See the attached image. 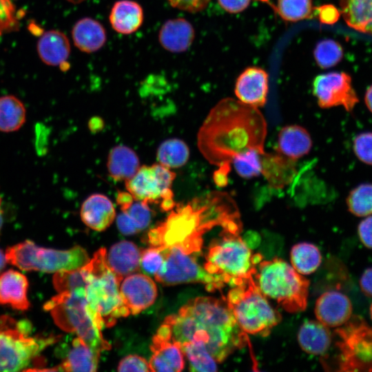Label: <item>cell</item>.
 <instances>
[{
    "label": "cell",
    "mask_w": 372,
    "mask_h": 372,
    "mask_svg": "<svg viewBox=\"0 0 372 372\" xmlns=\"http://www.w3.org/2000/svg\"><path fill=\"white\" fill-rule=\"evenodd\" d=\"M216 226L236 233L242 229L236 202L227 193L218 191L187 204H176L165 220L149 231L147 241L151 247H176L195 255L201 251L203 235Z\"/></svg>",
    "instance_id": "cell-1"
},
{
    "label": "cell",
    "mask_w": 372,
    "mask_h": 372,
    "mask_svg": "<svg viewBox=\"0 0 372 372\" xmlns=\"http://www.w3.org/2000/svg\"><path fill=\"white\" fill-rule=\"evenodd\" d=\"M267 134V122L257 107L228 97L209 111L198 133V147L219 167L249 149L264 153Z\"/></svg>",
    "instance_id": "cell-2"
},
{
    "label": "cell",
    "mask_w": 372,
    "mask_h": 372,
    "mask_svg": "<svg viewBox=\"0 0 372 372\" xmlns=\"http://www.w3.org/2000/svg\"><path fill=\"white\" fill-rule=\"evenodd\" d=\"M171 339L182 344L202 340L217 362L245 347L247 335L239 327L225 299L200 296L190 300L176 314L165 318Z\"/></svg>",
    "instance_id": "cell-3"
},
{
    "label": "cell",
    "mask_w": 372,
    "mask_h": 372,
    "mask_svg": "<svg viewBox=\"0 0 372 372\" xmlns=\"http://www.w3.org/2000/svg\"><path fill=\"white\" fill-rule=\"evenodd\" d=\"M105 248L96 251L85 265L87 311L96 327H112L117 320L130 313L119 291L121 280L112 271L106 260Z\"/></svg>",
    "instance_id": "cell-4"
},
{
    "label": "cell",
    "mask_w": 372,
    "mask_h": 372,
    "mask_svg": "<svg viewBox=\"0 0 372 372\" xmlns=\"http://www.w3.org/2000/svg\"><path fill=\"white\" fill-rule=\"evenodd\" d=\"M254 279L260 291L285 311L298 313L306 309L309 282L284 260H261Z\"/></svg>",
    "instance_id": "cell-5"
},
{
    "label": "cell",
    "mask_w": 372,
    "mask_h": 372,
    "mask_svg": "<svg viewBox=\"0 0 372 372\" xmlns=\"http://www.w3.org/2000/svg\"><path fill=\"white\" fill-rule=\"evenodd\" d=\"M240 234L223 230L220 237L210 243L203 266L208 273L221 276L231 287L254 275L262 260L260 254H252Z\"/></svg>",
    "instance_id": "cell-6"
},
{
    "label": "cell",
    "mask_w": 372,
    "mask_h": 372,
    "mask_svg": "<svg viewBox=\"0 0 372 372\" xmlns=\"http://www.w3.org/2000/svg\"><path fill=\"white\" fill-rule=\"evenodd\" d=\"M225 299L245 333L267 336L281 320L280 314L259 289L254 275L233 286Z\"/></svg>",
    "instance_id": "cell-7"
},
{
    "label": "cell",
    "mask_w": 372,
    "mask_h": 372,
    "mask_svg": "<svg viewBox=\"0 0 372 372\" xmlns=\"http://www.w3.org/2000/svg\"><path fill=\"white\" fill-rule=\"evenodd\" d=\"M55 324L67 332H74L94 351L101 353L111 348L87 311L85 289L59 293L44 304Z\"/></svg>",
    "instance_id": "cell-8"
},
{
    "label": "cell",
    "mask_w": 372,
    "mask_h": 372,
    "mask_svg": "<svg viewBox=\"0 0 372 372\" xmlns=\"http://www.w3.org/2000/svg\"><path fill=\"white\" fill-rule=\"evenodd\" d=\"M8 263L24 271L56 273L85 266L90 260L80 246L65 250L45 248L25 240L8 247L6 251Z\"/></svg>",
    "instance_id": "cell-9"
},
{
    "label": "cell",
    "mask_w": 372,
    "mask_h": 372,
    "mask_svg": "<svg viewBox=\"0 0 372 372\" xmlns=\"http://www.w3.org/2000/svg\"><path fill=\"white\" fill-rule=\"evenodd\" d=\"M58 338L30 337L23 326L8 316H0V371H19Z\"/></svg>",
    "instance_id": "cell-10"
},
{
    "label": "cell",
    "mask_w": 372,
    "mask_h": 372,
    "mask_svg": "<svg viewBox=\"0 0 372 372\" xmlns=\"http://www.w3.org/2000/svg\"><path fill=\"white\" fill-rule=\"evenodd\" d=\"M164 261L155 280L164 285L184 283H201L205 289L214 292L221 290L226 285L220 276L208 273L196 262L194 255L185 254L176 247L163 249Z\"/></svg>",
    "instance_id": "cell-11"
},
{
    "label": "cell",
    "mask_w": 372,
    "mask_h": 372,
    "mask_svg": "<svg viewBox=\"0 0 372 372\" xmlns=\"http://www.w3.org/2000/svg\"><path fill=\"white\" fill-rule=\"evenodd\" d=\"M176 174L159 163L141 166L125 182L127 191L135 200L148 204L161 203L163 211H169L176 203L171 187Z\"/></svg>",
    "instance_id": "cell-12"
},
{
    "label": "cell",
    "mask_w": 372,
    "mask_h": 372,
    "mask_svg": "<svg viewBox=\"0 0 372 372\" xmlns=\"http://www.w3.org/2000/svg\"><path fill=\"white\" fill-rule=\"evenodd\" d=\"M313 93L321 108L342 106L351 112L359 101L351 76L343 72L317 76L313 81Z\"/></svg>",
    "instance_id": "cell-13"
},
{
    "label": "cell",
    "mask_w": 372,
    "mask_h": 372,
    "mask_svg": "<svg viewBox=\"0 0 372 372\" xmlns=\"http://www.w3.org/2000/svg\"><path fill=\"white\" fill-rule=\"evenodd\" d=\"M121 283L120 294L130 314L141 313L151 306L157 297L155 282L145 274L132 273Z\"/></svg>",
    "instance_id": "cell-14"
},
{
    "label": "cell",
    "mask_w": 372,
    "mask_h": 372,
    "mask_svg": "<svg viewBox=\"0 0 372 372\" xmlns=\"http://www.w3.org/2000/svg\"><path fill=\"white\" fill-rule=\"evenodd\" d=\"M269 90L268 74L258 67L246 68L238 77L234 92L238 100L255 107H263Z\"/></svg>",
    "instance_id": "cell-15"
},
{
    "label": "cell",
    "mask_w": 372,
    "mask_h": 372,
    "mask_svg": "<svg viewBox=\"0 0 372 372\" xmlns=\"http://www.w3.org/2000/svg\"><path fill=\"white\" fill-rule=\"evenodd\" d=\"M353 311L350 299L338 291H328L320 295L315 304L317 320L327 327H338L346 324Z\"/></svg>",
    "instance_id": "cell-16"
},
{
    "label": "cell",
    "mask_w": 372,
    "mask_h": 372,
    "mask_svg": "<svg viewBox=\"0 0 372 372\" xmlns=\"http://www.w3.org/2000/svg\"><path fill=\"white\" fill-rule=\"evenodd\" d=\"M152 355L149 364L151 371L179 372L185 366L184 353L179 343L157 333L152 338Z\"/></svg>",
    "instance_id": "cell-17"
},
{
    "label": "cell",
    "mask_w": 372,
    "mask_h": 372,
    "mask_svg": "<svg viewBox=\"0 0 372 372\" xmlns=\"http://www.w3.org/2000/svg\"><path fill=\"white\" fill-rule=\"evenodd\" d=\"M80 215L85 225L93 230L101 231L113 223L116 211L108 197L101 194H93L83 201Z\"/></svg>",
    "instance_id": "cell-18"
},
{
    "label": "cell",
    "mask_w": 372,
    "mask_h": 372,
    "mask_svg": "<svg viewBox=\"0 0 372 372\" xmlns=\"http://www.w3.org/2000/svg\"><path fill=\"white\" fill-rule=\"evenodd\" d=\"M195 37L192 23L184 18L166 21L158 32L161 45L172 53L185 52L191 46Z\"/></svg>",
    "instance_id": "cell-19"
},
{
    "label": "cell",
    "mask_w": 372,
    "mask_h": 372,
    "mask_svg": "<svg viewBox=\"0 0 372 372\" xmlns=\"http://www.w3.org/2000/svg\"><path fill=\"white\" fill-rule=\"evenodd\" d=\"M28 281L23 273L10 269L0 276V304L19 311L30 307L28 298Z\"/></svg>",
    "instance_id": "cell-20"
},
{
    "label": "cell",
    "mask_w": 372,
    "mask_h": 372,
    "mask_svg": "<svg viewBox=\"0 0 372 372\" xmlns=\"http://www.w3.org/2000/svg\"><path fill=\"white\" fill-rule=\"evenodd\" d=\"M296 161L278 152H264L261 155L262 174L271 187L280 189L291 183L295 177Z\"/></svg>",
    "instance_id": "cell-21"
},
{
    "label": "cell",
    "mask_w": 372,
    "mask_h": 372,
    "mask_svg": "<svg viewBox=\"0 0 372 372\" xmlns=\"http://www.w3.org/2000/svg\"><path fill=\"white\" fill-rule=\"evenodd\" d=\"M313 142L310 134L298 125L282 127L278 134L276 152L297 161L309 153Z\"/></svg>",
    "instance_id": "cell-22"
},
{
    "label": "cell",
    "mask_w": 372,
    "mask_h": 372,
    "mask_svg": "<svg viewBox=\"0 0 372 372\" xmlns=\"http://www.w3.org/2000/svg\"><path fill=\"white\" fill-rule=\"evenodd\" d=\"M141 251L132 242L123 240L111 247L106 255L108 266L121 280L139 269Z\"/></svg>",
    "instance_id": "cell-23"
},
{
    "label": "cell",
    "mask_w": 372,
    "mask_h": 372,
    "mask_svg": "<svg viewBox=\"0 0 372 372\" xmlns=\"http://www.w3.org/2000/svg\"><path fill=\"white\" fill-rule=\"evenodd\" d=\"M74 45L81 52L92 53L103 47L107 33L103 25L97 20L84 17L77 21L72 30Z\"/></svg>",
    "instance_id": "cell-24"
},
{
    "label": "cell",
    "mask_w": 372,
    "mask_h": 372,
    "mask_svg": "<svg viewBox=\"0 0 372 372\" xmlns=\"http://www.w3.org/2000/svg\"><path fill=\"white\" fill-rule=\"evenodd\" d=\"M37 49L41 60L51 66L64 64L71 50L68 37L56 30L44 32L38 40Z\"/></svg>",
    "instance_id": "cell-25"
},
{
    "label": "cell",
    "mask_w": 372,
    "mask_h": 372,
    "mask_svg": "<svg viewBox=\"0 0 372 372\" xmlns=\"http://www.w3.org/2000/svg\"><path fill=\"white\" fill-rule=\"evenodd\" d=\"M143 20V8L133 0L116 1L109 16L113 30L122 34H131L136 32L141 27Z\"/></svg>",
    "instance_id": "cell-26"
},
{
    "label": "cell",
    "mask_w": 372,
    "mask_h": 372,
    "mask_svg": "<svg viewBox=\"0 0 372 372\" xmlns=\"http://www.w3.org/2000/svg\"><path fill=\"white\" fill-rule=\"evenodd\" d=\"M298 341L305 352L322 355L330 347L331 334L328 327L318 320H307L299 329Z\"/></svg>",
    "instance_id": "cell-27"
},
{
    "label": "cell",
    "mask_w": 372,
    "mask_h": 372,
    "mask_svg": "<svg viewBox=\"0 0 372 372\" xmlns=\"http://www.w3.org/2000/svg\"><path fill=\"white\" fill-rule=\"evenodd\" d=\"M140 167L139 158L130 147L120 145L110 150L107 167L114 180L126 181L136 174Z\"/></svg>",
    "instance_id": "cell-28"
},
{
    "label": "cell",
    "mask_w": 372,
    "mask_h": 372,
    "mask_svg": "<svg viewBox=\"0 0 372 372\" xmlns=\"http://www.w3.org/2000/svg\"><path fill=\"white\" fill-rule=\"evenodd\" d=\"M72 346L65 359L57 367L58 371H96L100 353L94 351L79 337L72 340Z\"/></svg>",
    "instance_id": "cell-29"
},
{
    "label": "cell",
    "mask_w": 372,
    "mask_h": 372,
    "mask_svg": "<svg viewBox=\"0 0 372 372\" xmlns=\"http://www.w3.org/2000/svg\"><path fill=\"white\" fill-rule=\"evenodd\" d=\"M340 5L349 27L372 36V0H340Z\"/></svg>",
    "instance_id": "cell-30"
},
{
    "label": "cell",
    "mask_w": 372,
    "mask_h": 372,
    "mask_svg": "<svg viewBox=\"0 0 372 372\" xmlns=\"http://www.w3.org/2000/svg\"><path fill=\"white\" fill-rule=\"evenodd\" d=\"M26 110L22 101L13 95L0 97V131L12 132L25 122Z\"/></svg>",
    "instance_id": "cell-31"
},
{
    "label": "cell",
    "mask_w": 372,
    "mask_h": 372,
    "mask_svg": "<svg viewBox=\"0 0 372 372\" xmlns=\"http://www.w3.org/2000/svg\"><path fill=\"white\" fill-rule=\"evenodd\" d=\"M292 267L300 274L314 272L320 266L322 256L319 249L309 242L295 245L290 254Z\"/></svg>",
    "instance_id": "cell-32"
},
{
    "label": "cell",
    "mask_w": 372,
    "mask_h": 372,
    "mask_svg": "<svg viewBox=\"0 0 372 372\" xmlns=\"http://www.w3.org/2000/svg\"><path fill=\"white\" fill-rule=\"evenodd\" d=\"M156 158L159 164L166 167L178 168L187 162L189 158V149L180 139H167L159 145Z\"/></svg>",
    "instance_id": "cell-33"
},
{
    "label": "cell",
    "mask_w": 372,
    "mask_h": 372,
    "mask_svg": "<svg viewBox=\"0 0 372 372\" xmlns=\"http://www.w3.org/2000/svg\"><path fill=\"white\" fill-rule=\"evenodd\" d=\"M192 371L212 372L217 371V362L207 349L202 340H192L181 344Z\"/></svg>",
    "instance_id": "cell-34"
},
{
    "label": "cell",
    "mask_w": 372,
    "mask_h": 372,
    "mask_svg": "<svg viewBox=\"0 0 372 372\" xmlns=\"http://www.w3.org/2000/svg\"><path fill=\"white\" fill-rule=\"evenodd\" d=\"M349 211L355 216L372 215V184H361L353 189L347 198Z\"/></svg>",
    "instance_id": "cell-35"
},
{
    "label": "cell",
    "mask_w": 372,
    "mask_h": 372,
    "mask_svg": "<svg viewBox=\"0 0 372 372\" xmlns=\"http://www.w3.org/2000/svg\"><path fill=\"white\" fill-rule=\"evenodd\" d=\"M276 12L285 21L296 22L312 17L311 0H278Z\"/></svg>",
    "instance_id": "cell-36"
},
{
    "label": "cell",
    "mask_w": 372,
    "mask_h": 372,
    "mask_svg": "<svg viewBox=\"0 0 372 372\" xmlns=\"http://www.w3.org/2000/svg\"><path fill=\"white\" fill-rule=\"evenodd\" d=\"M262 154L258 150L249 149L235 156L231 163L236 173L245 179L261 174Z\"/></svg>",
    "instance_id": "cell-37"
},
{
    "label": "cell",
    "mask_w": 372,
    "mask_h": 372,
    "mask_svg": "<svg viewBox=\"0 0 372 372\" xmlns=\"http://www.w3.org/2000/svg\"><path fill=\"white\" fill-rule=\"evenodd\" d=\"M313 54L317 64L320 68H329L341 61L343 50L337 41L333 39H324L317 43Z\"/></svg>",
    "instance_id": "cell-38"
},
{
    "label": "cell",
    "mask_w": 372,
    "mask_h": 372,
    "mask_svg": "<svg viewBox=\"0 0 372 372\" xmlns=\"http://www.w3.org/2000/svg\"><path fill=\"white\" fill-rule=\"evenodd\" d=\"M53 285L58 293L71 291L79 288L85 289L87 279L84 267L55 273Z\"/></svg>",
    "instance_id": "cell-39"
},
{
    "label": "cell",
    "mask_w": 372,
    "mask_h": 372,
    "mask_svg": "<svg viewBox=\"0 0 372 372\" xmlns=\"http://www.w3.org/2000/svg\"><path fill=\"white\" fill-rule=\"evenodd\" d=\"M125 211L130 220L132 222L138 231L148 227L152 219V212L149 204L137 200L133 203Z\"/></svg>",
    "instance_id": "cell-40"
},
{
    "label": "cell",
    "mask_w": 372,
    "mask_h": 372,
    "mask_svg": "<svg viewBox=\"0 0 372 372\" xmlns=\"http://www.w3.org/2000/svg\"><path fill=\"white\" fill-rule=\"evenodd\" d=\"M164 258L161 248L150 247L141 251V267L146 273L154 276L162 266Z\"/></svg>",
    "instance_id": "cell-41"
},
{
    "label": "cell",
    "mask_w": 372,
    "mask_h": 372,
    "mask_svg": "<svg viewBox=\"0 0 372 372\" xmlns=\"http://www.w3.org/2000/svg\"><path fill=\"white\" fill-rule=\"evenodd\" d=\"M353 149L360 161L372 165V132H365L357 135L353 140Z\"/></svg>",
    "instance_id": "cell-42"
},
{
    "label": "cell",
    "mask_w": 372,
    "mask_h": 372,
    "mask_svg": "<svg viewBox=\"0 0 372 372\" xmlns=\"http://www.w3.org/2000/svg\"><path fill=\"white\" fill-rule=\"evenodd\" d=\"M118 371H151L149 362L143 357L137 355H129L123 358L118 365Z\"/></svg>",
    "instance_id": "cell-43"
},
{
    "label": "cell",
    "mask_w": 372,
    "mask_h": 372,
    "mask_svg": "<svg viewBox=\"0 0 372 372\" xmlns=\"http://www.w3.org/2000/svg\"><path fill=\"white\" fill-rule=\"evenodd\" d=\"M211 0H167L173 7L189 12H198L206 8Z\"/></svg>",
    "instance_id": "cell-44"
},
{
    "label": "cell",
    "mask_w": 372,
    "mask_h": 372,
    "mask_svg": "<svg viewBox=\"0 0 372 372\" xmlns=\"http://www.w3.org/2000/svg\"><path fill=\"white\" fill-rule=\"evenodd\" d=\"M320 21L322 23L332 25L340 18V12L331 4H324L316 8Z\"/></svg>",
    "instance_id": "cell-45"
},
{
    "label": "cell",
    "mask_w": 372,
    "mask_h": 372,
    "mask_svg": "<svg viewBox=\"0 0 372 372\" xmlns=\"http://www.w3.org/2000/svg\"><path fill=\"white\" fill-rule=\"evenodd\" d=\"M358 236L362 243L372 249V215L366 216L358 227Z\"/></svg>",
    "instance_id": "cell-46"
},
{
    "label": "cell",
    "mask_w": 372,
    "mask_h": 372,
    "mask_svg": "<svg viewBox=\"0 0 372 372\" xmlns=\"http://www.w3.org/2000/svg\"><path fill=\"white\" fill-rule=\"evenodd\" d=\"M220 7L229 13L236 14L245 10L251 0H218Z\"/></svg>",
    "instance_id": "cell-47"
},
{
    "label": "cell",
    "mask_w": 372,
    "mask_h": 372,
    "mask_svg": "<svg viewBox=\"0 0 372 372\" xmlns=\"http://www.w3.org/2000/svg\"><path fill=\"white\" fill-rule=\"evenodd\" d=\"M116 225L120 232L124 235H133L138 232L125 211L117 216Z\"/></svg>",
    "instance_id": "cell-48"
},
{
    "label": "cell",
    "mask_w": 372,
    "mask_h": 372,
    "mask_svg": "<svg viewBox=\"0 0 372 372\" xmlns=\"http://www.w3.org/2000/svg\"><path fill=\"white\" fill-rule=\"evenodd\" d=\"M360 287L364 294L372 297V267L366 269L361 276Z\"/></svg>",
    "instance_id": "cell-49"
},
{
    "label": "cell",
    "mask_w": 372,
    "mask_h": 372,
    "mask_svg": "<svg viewBox=\"0 0 372 372\" xmlns=\"http://www.w3.org/2000/svg\"><path fill=\"white\" fill-rule=\"evenodd\" d=\"M230 171V164L225 163L219 166L214 174L215 183L219 187H225L227 184V176Z\"/></svg>",
    "instance_id": "cell-50"
},
{
    "label": "cell",
    "mask_w": 372,
    "mask_h": 372,
    "mask_svg": "<svg viewBox=\"0 0 372 372\" xmlns=\"http://www.w3.org/2000/svg\"><path fill=\"white\" fill-rule=\"evenodd\" d=\"M134 198L128 192H119L116 201L121 211L126 210L134 202Z\"/></svg>",
    "instance_id": "cell-51"
},
{
    "label": "cell",
    "mask_w": 372,
    "mask_h": 372,
    "mask_svg": "<svg viewBox=\"0 0 372 372\" xmlns=\"http://www.w3.org/2000/svg\"><path fill=\"white\" fill-rule=\"evenodd\" d=\"M364 101L368 109L372 113V85L367 89L366 92Z\"/></svg>",
    "instance_id": "cell-52"
},
{
    "label": "cell",
    "mask_w": 372,
    "mask_h": 372,
    "mask_svg": "<svg viewBox=\"0 0 372 372\" xmlns=\"http://www.w3.org/2000/svg\"><path fill=\"white\" fill-rule=\"evenodd\" d=\"M6 262L7 260H6V255H4L3 251L0 249V273L4 269Z\"/></svg>",
    "instance_id": "cell-53"
},
{
    "label": "cell",
    "mask_w": 372,
    "mask_h": 372,
    "mask_svg": "<svg viewBox=\"0 0 372 372\" xmlns=\"http://www.w3.org/2000/svg\"><path fill=\"white\" fill-rule=\"evenodd\" d=\"M1 203H2V200L0 196V231L2 227V224H3V216H2L3 211L1 209Z\"/></svg>",
    "instance_id": "cell-54"
},
{
    "label": "cell",
    "mask_w": 372,
    "mask_h": 372,
    "mask_svg": "<svg viewBox=\"0 0 372 372\" xmlns=\"http://www.w3.org/2000/svg\"><path fill=\"white\" fill-rule=\"evenodd\" d=\"M70 3H74V4H79L81 3L86 0H65Z\"/></svg>",
    "instance_id": "cell-55"
},
{
    "label": "cell",
    "mask_w": 372,
    "mask_h": 372,
    "mask_svg": "<svg viewBox=\"0 0 372 372\" xmlns=\"http://www.w3.org/2000/svg\"><path fill=\"white\" fill-rule=\"evenodd\" d=\"M369 313H370L371 318L372 320V303H371V304L370 306Z\"/></svg>",
    "instance_id": "cell-56"
}]
</instances>
